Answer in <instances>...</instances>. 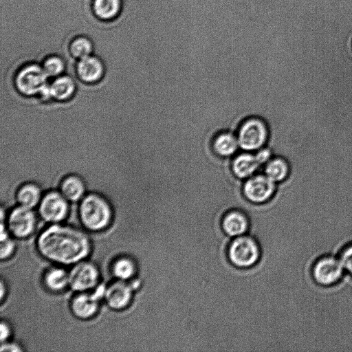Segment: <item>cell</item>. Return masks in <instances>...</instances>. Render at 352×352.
Masks as SVG:
<instances>
[{"mask_svg":"<svg viewBox=\"0 0 352 352\" xmlns=\"http://www.w3.org/2000/svg\"><path fill=\"white\" fill-rule=\"evenodd\" d=\"M86 185L81 177L69 174L64 177L60 184V193L69 201H77L83 197Z\"/></svg>","mask_w":352,"mask_h":352,"instance_id":"cell-19","label":"cell"},{"mask_svg":"<svg viewBox=\"0 0 352 352\" xmlns=\"http://www.w3.org/2000/svg\"><path fill=\"white\" fill-rule=\"evenodd\" d=\"M230 166L233 174L242 180L253 176L260 168L254 154L248 151L236 154Z\"/></svg>","mask_w":352,"mask_h":352,"instance_id":"cell-14","label":"cell"},{"mask_svg":"<svg viewBox=\"0 0 352 352\" xmlns=\"http://www.w3.org/2000/svg\"><path fill=\"white\" fill-rule=\"evenodd\" d=\"M239 148L245 151H257L266 146L270 136L267 122L258 116H250L242 121L236 131Z\"/></svg>","mask_w":352,"mask_h":352,"instance_id":"cell-3","label":"cell"},{"mask_svg":"<svg viewBox=\"0 0 352 352\" xmlns=\"http://www.w3.org/2000/svg\"><path fill=\"white\" fill-rule=\"evenodd\" d=\"M14 248L13 241L8 236L1 238V258L4 259L11 255Z\"/></svg>","mask_w":352,"mask_h":352,"instance_id":"cell-28","label":"cell"},{"mask_svg":"<svg viewBox=\"0 0 352 352\" xmlns=\"http://www.w3.org/2000/svg\"><path fill=\"white\" fill-rule=\"evenodd\" d=\"M230 263L239 269H248L256 265L261 256L257 241L246 234L233 238L227 249Z\"/></svg>","mask_w":352,"mask_h":352,"instance_id":"cell-4","label":"cell"},{"mask_svg":"<svg viewBox=\"0 0 352 352\" xmlns=\"http://www.w3.org/2000/svg\"><path fill=\"white\" fill-rule=\"evenodd\" d=\"M221 227L227 236L234 238L247 233L250 221L248 214L241 209L233 208L228 210L223 215Z\"/></svg>","mask_w":352,"mask_h":352,"instance_id":"cell-11","label":"cell"},{"mask_svg":"<svg viewBox=\"0 0 352 352\" xmlns=\"http://www.w3.org/2000/svg\"><path fill=\"white\" fill-rule=\"evenodd\" d=\"M45 282L47 286L52 290L59 291L69 285V274L60 268H54L49 270L45 276Z\"/></svg>","mask_w":352,"mask_h":352,"instance_id":"cell-22","label":"cell"},{"mask_svg":"<svg viewBox=\"0 0 352 352\" xmlns=\"http://www.w3.org/2000/svg\"><path fill=\"white\" fill-rule=\"evenodd\" d=\"M43 68L48 77H58L65 70V64L59 56H52L44 60Z\"/></svg>","mask_w":352,"mask_h":352,"instance_id":"cell-25","label":"cell"},{"mask_svg":"<svg viewBox=\"0 0 352 352\" xmlns=\"http://www.w3.org/2000/svg\"><path fill=\"white\" fill-rule=\"evenodd\" d=\"M50 89L52 99L57 102H64L74 96L77 84L69 76H59L50 84Z\"/></svg>","mask_w":352,"mask_h":352,"instance_id":"cell-17","label":"cell"},{"mask_svg":"<svg viewBox=\"0 0 352 352\" xmlns=\"http://www.w3.org/2000/svg\"><path fill=\"white\" fill-rule=\"evenodd\" d=\"M76 74L82 82L95 84L104 77V66L98 57L89 55L79 60L76 65Z\"/></svg>","mask_w":352,"mask_h":352,"instance_id":"cell-12","label":"cell"},{"mask_svg":"<svg viewBox=\"0 0 352 352\" xmlns=\"http://www.w3.org/2000/svg\"><path fill=\"white\" fill-rule=\"evenodd\" d=\"M93 8L99 18L109 20L119 13L121 2L120 0H94Z\"/></svg>","mask_w":352,"mask_h":352,"instance_id":"cell-21","label":"cell"},{"mask_svg":"<svg viewBox=\"0 0 352 352\" xmlns=\"http://www.w3.org/2000/svg\"><path fill=\"white\" fill-rule=\"evenodd\" d=\"M340 258L345 271L352 275V244L349 245L342 251Z\"/></svg>","mask_w":352,"mask_h":352,"instance_id":"cell-27","label":"cell"},{"mask_svg":"<svg viewBox=\"0 0 352 352\" xmlns=\"http://www.w3.org/2000/svg\"><path fill=\"white\" fill-rule=\"evenodd\" d=\"M135 271L134 263L131 260L126 258L117 260L113 266V274L122 280L131 278L134 274Z\"/></svg>","mask_w":352,"mask_h":352,"instance_id":"cell-24","label":"cell"},{"mask_svg":"<svg viewBox=\"0 0 352 352\" xmlns=\"http://www.w3.org/2000/svg\"><path fill=\"white\" fill-rule=\"evenodd\" d=\"M132 296V289L124 280H119L111 284L105 290L104 297L107 304L112 309H120L129 303Z\"/></svg>","mask_w":352,"mask_h":352,"instance_id":"cell-16","label":"cell"},{"mask_svg":"<svg viewBox=\"0 0 352 352\" xmlns=\"http://www.w3.org/2000/svg\"><path fill=\"white\" fill-rule=\"evenodd\" d=\"M344 271L340 257L326 256L316 261L312 267L311 275L318 285L329 287L339 282Z\"/></svg>","mask_w":352,"mask_h":352,"instance_id":"cell-7","label":"cell"},{"mask_svg":"<svg viewBox=\"0 0 352 352\" xmlns=\"http://www.w3.org/2000/svg\"><path fill=\"white\" fill-rule=\"evenodd\" d=\"M79 212L83 225L91 230L104 228L111 218V210L109 203L96 193H90L82 199Z\"/></svg>","mask_w":352,"mask_h":352,"instance_id":"cell-2","label":"cell"},{"mask_svg":"<svg viewBox=\"0 0 352 352\" xmlns=\"http://www.w3.org/2000/svg\"><path fill=\"white\" fill-rule=\"evenodd\" d=\"M38 248L45 258L57 263L70 264L86 257L90 245L88 238L82 232L54 225L41 233Z\"/></svg>","mask_w":352,"mask_h":352,"instance_id":"cell-1","label":"cell"},{"mask_svg":"<svg viewBox=\"0 0 352 352\" xmlns=\"http://www.w3.org/2000/svg\"><path fill=\"white\" fill-rule=\"evenodd\" d=\"M263 173L276 184H279L289 177L291 165L285 157L276 155L264 166Z\"/></svg>","mask_w":352,"mask_h":352,"instance_id":"cell-18","label":"cell"},{"mask_svg":"<svg viewBox=\"0 0 352 352\" xmlns=\"http://www.w3.org/2000/svg\"><path fill=\"white\" fill-rule=\"evenodd\" d=\"M106 289L100 286L94 294H80L72 300V309L78 318H88L92 316L98 307V300L104 295Z\"/></svg>","mask_w":352,"mask_h":352,"instance_id":"cell-13","label":"cell"},{"mask_svg":"<svg viewBox=\"0 0 352 352\" xmlns=\"http://www.w3.org/2000/svg\"><path fill=\"white\" fill-rule=\"evenodd\" d=\"M69 50L74 57L81 59L91 54L93 45L88 38L79 36L72 42Z\"/></svg>","mask_w":352,"mask_h":352,"instance_id":"cell-23","label":"cell"},{"mask_svg":"<svg viewBox=\"0 0 352 352\" xmlns=\"http://www.w3.org/2000/svg\"><path fill=\"white\" fill-rule=\"evenodd\" d=\"M31 209L20 205L10 212L8 225L10 231L15 236L23 238L32 232L36 218Z\"/></svg>","mask_w":352,"mask_h":352,"instance_id":"cell-10","label":"cell"},{"mask_svg":"<svg viewBox=\"0 0 352 352\" xmlns=\"http://www.w3.org/2000/svg\"><path fill=\"white\" fill-rule=\"evenodd\" d=\"M20 351L21 349L18 348L17 346L12 344H5L1 346V351Z\"/></svg>","mask_w":352,"mask_h":352,"instance_id":"cell-30","label":"cell"},{"mask_svg":"<svg viewBox=\"0 0 352 352\" xmlns=\"http://www.w3.org/2000/svg\"><path fill=\"white\" fill-rule=\"evenodd\" d=\"M43 67L37 64H30L21 68L16 74L14 85L23 96L30 98L38 96L49 84Z\"/></svg>","mask_w":352,"mask_h":352,"instance_id":"cell-5","label":"cell"},{"mask_svg":"<svg viewBox=\"0 0 352 352\" xmlns=\"http://www.w3.org/2000/svg\"><path fill=\"white\" fill-rule=\"evenodd\" d=\"M277 184L263 174H256L243 181L242 192L251 204L263 205L270 201L276 194Z\"/></svg>","mask_w":352,"mask_h":352,"instance_id":"cell-6","label":"cell"},{"mask_svg":"<svg viewBox=\"0 0 352 352\" xmlns=\"http://www.w3.org/2000/svg\"><path fill=\"white\" fill-rule=\"evenodd\" d=\"M254 155L260 166H263L274 157V153L270 147L265 146L257 150Z\"/></svg>","mask_w":352,"mask_h":352,"instance_id":"cell-26","label":"cell"},{"mask_svg":"<svg viewBox=\"0 0 352 352\" xmlns=\"http://www.w3.org/2000/svg\"><path fill=\"white\" fill-rule=\"evenodd\" d=\"M98 278V271L93 264L80 262L69 273V285L72 289L82 292L94 287Z\"/></svg>","mask_w":352,"mask_h":352,"instance_id":"cell-9","label":"cell"},{"mask_svg":"<svg viewBox=\"0 0 352 352\" xmlns=\"http://www.w3.org/2000/svg\"><path fill=\"white\" fill-rule=\"evenodd\" d=\"M67 210V199L61 193L56 191L47 192L40 202V214L47 221L58 222L63 220Z\"/></svg>","mask_w":352,"mask_h":352,"instance_id":"cell-8","label":"cell"},{"mask_svg":"<svg viewBox=\"0 0 352 352\" xmlns=\"http://www.w3.org/2000/svg\"><path fill=\"white\" fill-rule=\"evenodd\" d=\"M10 335V329L8 325L3 322L1 323V341L6 340Z\"/></svg>","mask_w":352,"mask_h":352,"instance_id":"cell-29","label":"cell"},{"mask_svg":"<svg viewBox=\"0 0 352 352\" xmlns=\"http://www.w3.org/2000/svg\"><path fill=\"white\" fill-rule=\"evenodd\" d=\"M212 147L218 156L231 158L239 148L236 133L229 130L218 132L212 139Z\"/></svg>","mask_w":352,"mask_h":352,"instance_id":"cell-15","label":"cell"},{"mask_svg":"<svg viewBox=\"0 0 352 352\" xmlns=\"http://www.w3.org/2000/svg\"><path fill=\"white\" fill-rule=\"evenodd\" d=\"M41 191L34 183H26L19 188L16 199L21 206L32 208L39 203Z\"/></svg>","mask_w":352,"mask_h":352,"instance_id":"cell-20","label":"cell"}]
</instances>
